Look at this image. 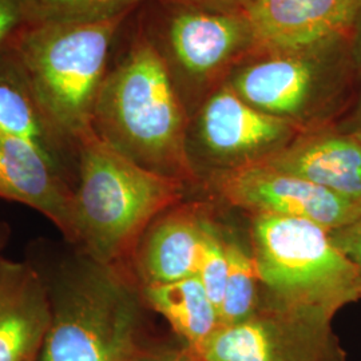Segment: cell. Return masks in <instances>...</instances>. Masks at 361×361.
I'll use <instances>...</instances> for the list:
<instances>
[{
	"mask_svg": "<svg viewBox=\"0 0 361 361\" xmlns=\"http://www.w3.org/2000/svg\"><path fill=\"white\" fill-rule=\"evenodd\" d=\"M143 296L189 348L202 344L221 325L219 310L197 276L170 284L145 285Z\"/></svg>",
	"mask_w": 361,
	"mask_h": 361,
	"instance_id": "e0dca14e",
	"label": "cell"
},
{
	"mask_svg": "<svg viewBox=\"0 0 361 361\" xmlns=\"http://www.w3.org/2000/svg\"><path fill=\"white\" fill-rule=\"evenodd\" d=\"M147 0H35L28 25L90 23L128 16Z\"/></svg>",
	"mask_w": 361,
	"mask_h": 361,
	"instance_id": "d6986e66",
	"label": "cell"
},
{
	"mask_svg": "<svg viewBox=\"0 0 361 361\" xmlns=\"http://www.w3.org/2000/svg\"><path fill=\"white\" fill-rule=\"evenodd\" d=\"M302 131L307 130L295 122L247 104L228 82L207 98L197 118L198 142L222 169L264 161Z\"/></svg>",
	"mask_w": 361,
	"mask_h": 361,
	"instance_id": "30bf717a",
	"label": "cell"
},
{
	"mask_svg": "<svg viewBox=\"0 0 361 361\" xmlns=\"http://www.w3.org/2000/svg\"><path fill=\"white\" fill-rule=\"evenodd\" d=\"M261 164L361 202V142L341 131H302Z\"/></svg>",
	"mask_w": 361,
	"mask_h": 361,
	"instance_id": "9a60e30c",
	"label": "cell"
},
{
	"mask_svg": "<svg viewBox=\"0 0 361 361\" xmlns=\"http://www.w3.org/2000/svg\"><path fill=\"white\" fill-rule=\"evenodd\" d=\"M180 361H197L195 359H193L190 355H188V353H185V356L180 359Z\"/></svg>",
	"mask_w": 361,
	"mask_h": 361,
	"instance_id": "4316f807",
	"label": "cell"
},
{
	"mask_svg": "<svg viewBox=\"0 0 361 361\" xmlns=\"http://www.w3.org/2000/svg\"><path fill=\"white\" fill-rule=\"evenodd\" d=\"M353 135H355V137H356V138H357V140H359V141H360L361 142V131H357V133H353Z\"/></svg>",
	"mask_w": 361,
	"mask_h": 361,
	"instance_id": "83f0119b",
	"label": "cell"
},
{
	"mask_svg": "<svg viewBox=\"0 0 361 361\" xmlns=\"http://www.w3.org/2000/svg\"><path fill=\"white\" fill-rule=\"evenodd\" d=\"M349 52L352 66L361 70V8L349 32Z\"/></svg>",
	"mask_w": 361,
	"mask_h": 361,
	"instance_id": "cb8c5ba5",
	"label": "cell"
},
{
	"mask_svg": "<svg viewBox=\"0 0 361 361\" xmlns=\"http://www.w3.org/2000/svg\"><path fill=\"white\" fill-rule=\"evenodd\" d=\"M51 322L42 271L26 262L0 261V361H31Z\"/></svg>",
	"mask_w": 361,
	"mask_h": 361,
	"instance_id": "5bb4252c",
	"label": "cell"
},
{
	"mask_svg": "<svg viewBox=\"0 0 361 361\" xmlns=\"http://www.w3.org/2000/svg\"><path fill=\"white\" fill-rule=\"evenodd\" d=\"M35 0H0V50L28 25Z\"/></svg>",
	"mask_w": 361,
	"mask_h": 361,
	"instance_id": "44dd1931",
	"label": "cell"
},
{
	"mask_svg": "<svg viewBox=\"0 0 361 361\" xmlns=\"http://www.w3.org/2000/svg\"><path fill=\"white\" fill-rule=\"evenodd\" d=\"M182 190V180L137 165L92 131L78 145L74 246L116 267L155 219L180 200Z\"/></svg>",
	"mask_w": 361,
	"mask_h": 361,
	"instance_id": "7a4b0ae2",
	"label": "cell"
},
{
	"mask_svg": "<svg viewBox=\"0 0 361 361\" xmlns=\"http://www.w3.org/2000/svg\"><path fill=\"white\" fill-rule=\"evenodd\" d=\"M205 221L185 210L161 214L135 246V264L145 285L170 284L197 276Z\"/></svg>",
	"mask_w": 361,
	"mask_h": 361,
	"instance_id": "2e32d148",
	"label": "cell"
},
{
	"mask_svg": "<svg viewBox=\"0 0 361 361\" xmlns=\"http://www.w3.org/2000/svg\"><path fill=\"white\" fill-rule=\"evenodd\" d=\"M141 361H157V360H149V359H145V360H141Z\"/></svg>",
	"mask_w": 361,
	"mask_h": 361,
	"instance_id": "f1b7e54d",
	"label": "cell"
},
{
	"mask_svg": "<svg viewBox=\"0 0 361 361\" xmlns=\"http://www.w3.org/2000/svg\"><path fill=\"white\" fill-rule=\"evenodd\" d=\"M91 126L99 140L142 168L182 182L194 176L186 110L147 31L140 30L107 70Z\"/></svg>",
	"mask_w": 361,
	"mask_h": 361,
	"instance_id": "6da1fadb",
	"label": "cell"
},
{
	"mask_svg": "<svg viewBox=\"0 0 361 361\" xmlns=\"http://www.w3.org/2000/svg\"><path fill=\"white\" fill-rule=\"evenodd\" d=\"M128 16L90 23H30L10 43L44 111L77 146L92 133L111 46Z\"/></svg>",
	"mask_w": 361,
	"mask_h": 361,
	"instance_id": "277c9868",
	"label": "cell"
},
{
	"mask_svg": "<svg viewBox=\"0 0 361 361\" xmlns=\"http://www.w3.org/2000/svg\"><path fill=\"white\" fill-rule=\"evenodd\" d=\"M213 183L229 204L253 216L305 219L328 232L361 217V202L261 162L222 169Z\"/></svg>",
	"mask_w": 361,
	"mask_h": 361,
	"instance_id": "ba28073f",
	"label": "cell"
},
{
	"mask_svg": "<svg viewBox=\"0 0 361 361\" xmlns=\"http://www.w3.org/2000/svg\"><path fill=\"white\" fill-rule=\"evenodd\" d=\"M253 259L273 308L329 320L361 298V269L334 244L329 232L305 219L255 216Z\"/></svg>",
	"mask_w": 361,
	"mask_h": 361,
	"instance_id": "5b68a950",
	"label": "cell"
},
{
	"mask_svg": "<svg viewBox=\"0 0 361 361\" xmlns=\"http://www.w3.org/2000/svg\"><path fill=\"white\" fill-rule=\"evenodd\" d=\"M229 273V257L226 243L216 229L205 221V232L197 277L207 290V296L219 310Z\"/></svg>",
	"mask_w": 361,
	"mask_h": 361,
	"instance_id": "ffe728a7",
	"label": "cell"
},
{
	"mask_svg": "<svg viewBox=\"0 0 361 361\" xmlns=\"http://www.w3.org/2000/svg\"><path fill=\"white\" fill-rule=\"evenodd\" d=\"M178 3L180 6H188L209 11H225V13H237L244 11L246 6L252 0H168Z\"/></svg>",
	"mask_w": 361,
	"mask_h": 361,
	"instance_id": "603a6c76",
	"label": "cell"
},
{
	"mask_svg": "<svg viewBox=\"0 0 361 361\" xmlns=\"http://www.w3.org/2000/svg\"><path fill=\"white\" fill-rule=\"evenodd\" d=\"M74 188L35 147L0 133V198L37 210L73 245Z\"/></svg>",
	"mask_w": 361,
	"mask_h": 361,
	"instance_id": "4fadbf2b",
	"label": "cell"
},
{
	"mask_svg": "<svg viewBox=\"0 0 361 361\" xmlns=\"http://www.w3.org/2000/svg\"><path fill=\"white\" fill-rule=\"evenodd\" d=\"M4 225H1L0 224V261L3 259V256H1V249H3V245H4V241H6V233H4Z\"/></svg>",
	"mask_w": 361,
	"mask_h": 361,
	"instance_id": "484cf974",
	"label": "cell"
},
{
	"mask_svg": "<svg viewBox=\"0 0 361 361\" xmlns=\"http://www.w3.org/2000/svg\"><path fill=\"white\" fill-rule=\"evenodd\" d=\"M349 63V35H341L301 50L262 54L235 68L228 85L253 107L305 129L335 99Z\"/></svg>",
	"mask_w": 361,
	"mask_h": 361,
	"instance_id": "8992f818",
	"label": "cell"
},
{
	"mask_svg": "<svg viewBox=\"0 0 361 361\" xmlns=\"http://www.w3.org/2000/svg\"><path fill=\"white\" fill-rule=\"evenodd\" d=\"M44 281L51 322L39 361H138V298L116 267L79 252Z\"/></svg>",
	"mask_w": 361,
	"mask_h": 361,
	"instance_id": "3957f363",
	"label": "cell"
},
{
	"mask_svg": "<svg viewBox=\"0 0 361 361\" xmlns=\"http://www.w3.org/2000/svg\"><path fill=\"white\" fill-rule=\"evenodd\" d=\"M0 133L35 147L75 186L78 146L47 116L10 44L0 50Z\"/></svg>",
	"mask_w": 361,
	"mask_h": 361,
	"instance_id": "7c38bea8",
	"label": "cell"
},
{
	"mask_svg": "<svg viewBox=\"0 0 361 361\" xmlns=\"http://www.w3.org/2000/svg\"><path fill=\"white\" fill-rule=\"evenodd\" d=\"M329 235L334 244L361 269V217L344 228L329 232Z\"/></svg>",
	"mask_w": 361,
	"mask_h": 361,
	"instance_id": "7402d4cb",
	"label": "cell"
},
{
	"mask_svg": "<svg viewBox=\"0 0 361 361\" xmlns=\"http://www.w3.org/2000/svg\"><path fill=\"white\" fill-rule=\"evenodd\" d=\"M361 0H252L243 13L255 50L293 51L349 35Z\"/></svg>",
	"mask_w": 361,
	"mask_h": 361,
	"instance_id": "8fae6325",
	"label": "cell"
},
{
	"mask_svg": "<svg viewBox=\"0 0 361 361\" xmlns=\"http://www.w3.org/2000/svg\"><path fill=\"white\" fill-rule=\"evenodd\" d=\"M341 133H347V134H353V133H357L361 131V92L360 98L356 104L355 110L352 111V114L349 116L348 119L345 121V123L343 125V128L338 130Z\"/></svg>",
	"mask_w": 361,
	"mask_h": 361,
	"instance_id": "d4e9b609",
	"label": "cell"
},
{
	"mask_svg": "<svg viewBox=\"0 0 361 361\" xmlns=\"http://www.w3.org/2000/svg\"><path fill=\"white\" fill-rule=\"evenodd\" d=\"M186 353L197 361H343L329 320L279 308L219 326Z\"/></svg>",
	"mask_w": 361,
	"mask_h": 361,
	"instance_id": "52a82bcc",
	"label": "cell"
},
{
	"mask_svg": "<svg viewBox=\"0 0 361 361\" xmlns=\"http://www.w3.org/2000/svg\"><path fill=\"white\" fill-rule=\"evenodd\" d=\"M150 37L171 74L198 83L216 78L238 56L255 50L253 32L243 11H209L180 4L166 16L161 35Z\"/></svg>",
	"mask_w": 361,
	"mask_h": 361,
	"instance_id": "9c48e42d",
	"label": "cell"
},
{
	"mask_svg": "<svg viewBox=\"0 0 361 361\" xmlns=\"http://www.w3.org/2000/svg\"><path fill=\"white\" fill-rule=\"evenodd\" d=\"M229 273L219 308V326L245 322L256 310L258 274L253 256L237 243L226 244Z\"/></svg>",
	"mask_w": 361,
	"mask_h": 361,
	"instance_id": "ac0fdd59",
	"label": "cell"
}]
</instances>
